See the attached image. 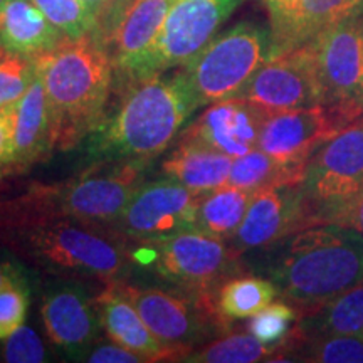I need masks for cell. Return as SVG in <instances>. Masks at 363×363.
<instances>
[{
	"label": "cell",
	"instance_id": "1",
	"mask_svg": "<svg viewBox=\"0 0 363 363\" xmlns=\"http://www.w3.org/2000/svg\"><path fill=\"white\" fill-rule=\"evenodd\" d=\"M269 274L301 313L323 305L363 283V234L338 224L298 230L286 238Z\"/></svg>",
	"mask_w": 363,
	"mask_h": 363
},
{
	"label": "cell",
	"instance_id": "2",
	"mask_svg": "<svg viewBox=\"0 0 363 363\" xmlns=\"http://www.w3.org/2000/svg\"><path fill=\"white\" fill-rule=\"evenodd\" d=\"M199 104L184 72H163L126 81L120 106L94 140L98 152L147 163L165 152Z\"/></svg>",
	"mask_w": 363,
	"mask_h": 363
},
{
	"label": "cell",
	"instance_id": "3",
	"mask_svg": "<svg viewBox=\"0 0 363 363\" xmlns=\"http://www.w3.org/2000/svg\"><path fill=\"white\" fill-rule=\"evenodd\" d=\"M34 65L51 106L56 143L66 147L101 125L115 67L96 35L65 39Z\"/></svg>",
	"mask_w": 363,
	"mask_h": 363
},
{
	"label": "cell",
	"instance_id": "4",
	"mask_svg": "<svg viewBox=\"0 0 363 363\" xmlns=\"http://www.w3.org/2000/svg\"><path fill=\"white\" fill-rule=\"evenodd\" d=\"M123 233L66 217L29 219L19 239L33 259L51 271L116 279L128 266Z\"/></svg>",
	"mask_w": 363,
	"mask_h": 363
},
{
	"label": "cell",
	"instance_id": "5",
	"mask_svg": "<svg viewBox=\"0 0 363 363\" xmlns=\"http://www.w3.org/2000/svg\"><path fill=\"white\" fill-rule=\"evenodd\" d=\"M271 57V29L246 21L216 35L182 72L202 106L234 98Z\"/></svg>",
	"mask_w": 363,
	"mask_h": 363
},
{
	"label": "cell",
	"instance_id": "6",
	"mask_svg": "<svg viewBox=\"0 0 363 363\" xmlns=\"http://www.w3.org/2000/svg\"><path fill=\"white\" fill-rule=\"evenodd\" d=\"M362 192L363 116L326 142L308 162L303 195L310 224H335Z\"/></svg>",
	"mask_w": 363,
	"mask_h": 363
},
{
	"label": "cell",
	"instance_id": "7",
	"mask_svg": "<svg viewBox=\"0 0 363 363\" xmlns=\"http://www.w3.org/2000/svg\"><path fill=\"white\" fill-rule=\"evenodd\" d=\"M128 299L145 325L175 353L187 357L203 340L214 338L225 328V318L216 305V294L184 298L158 288H142L128 283H111Z\"/></svg>",
	"mask_w": 363,
	"mask_h": 363
},
{
	"label": "cell",
	"instance_id": "8",
	"mask_svg": "<svg viewBox=\"0 0 363 363\" xmlns=\"http://www.w3.org/2000/svg\"><path fill=\"white\" fill-rule=\"evenodd\" d=\"M126 162L123 169L108 174H88L67 185L39 189L27 197L29 219L66 217L94 224H111L123 216L126 206L140 189V167Z\"/></svg>",
	"mask_w": 363,
	"mask_h": 363
},
{
	"label": "cell",
	"instance_id": "9",
	"mask_svg": "<svg viewBox=\"0 0 363 363\" xmlns=\"http://www.w3.org/2000/svg\"><path fill=\"white\" fill-rule=\"evenodd\" d=\"M152 262L163 279L190 293L217 294L225 279L235 271L239 254L222 239L197 227L153 240Z\"/></svg>",
	"mask_w": 363,
	"mask_h": 363
},
{
	"label": "cell",
	"instance_id": "10",
	"mask_svg": "<svg viewBox=\"0 0 363 363\" xmlns=\"http://www.w3.org/2000/svg\"><path fill=\"white\" fill-rule=\"evenodd\" d=\"M234 98L269 113L325 104V88L315 40L271 57Z\"/></svg>",
	"mask_w": 363,
	"mask_h": 363
},
{
	"label": "cell",
	"instance_id": "11",
	"mask_svg": "<svg viewBox=\"0 0 363 363\" xmlns=\"http://www.w3.org/2000/svg\"><path fill=\"white\" fill-rule=\"evenodd\" d=\"M325 106L348 123L363 116V9L315 39Z\"/></svg>",
	"mask_w": 363,
	"mask_h": 363
},
{
	"label": "cell",
	"instance_id": "12",
	"mask_svg": "<svg viewBox=\"0 0 363 363\" xmlns=\"http://www.w3.org/2000/svg\"><path fill=\"white\" fill-rule=\"evenodd\" d=\"M239 4L240 0H174L145 76L189 65L216 38Z\"/></svg>",
	"mask_w": 363,
	"mask_h": 363
},
{
	"label": "cell",
	"instance_id": "13",
	"mask_svg": "<svg viewBox=\"0 0 363 363\" xmlns=\"http://www.w3.org/2000/svg\"><path fill=\"white\" fill-rule=\"evenodd\" d=\"M199 194L167 175V179L140 185L118 220L120 230L135 239L169 238L182 229L194 227Z\"/></svg>",
	"mask_w": 363,
	"mask_h": 363
},
{
	"label": "cell",
	"instance_id": "14",
	"mask_svg": "<svg viewBox=\"0 0 363 363\" xmlns=\"http://www.w3.org/2000/svg\"><path fill=\"white\" fill-rule=\"evenodd\" d=\"M311 227L303 184H281L256 190L230 239V247L240 254L251 249L269 247L298 230Z\"/></svg>",
	"mask_w": 363,
	"mask_h": 363
},
{
	"label": "cell",
	"instance_id": "15",
	"mask_svg": "<svg viewBox=\"0 0 363 363\" xmlns=\"http://www.w3.org/2000/svg\"><path fill=\"white\" fill-rule=\"evenodd\" d=\"M348 125L325 104L272 113L262 126L257 148L276 160L308 165L318 150Z\"/></svg>",
	"mask_w": 363,
	"mask_h": 363
},
{
	"label": "cell",
	"instance_id": "16",
	"mask_svg": "<svg viewBox=\"0 0 363 363\" xmlns=\"http://www.w3.org/2000/svg\"><path fill=\"white\" fill-rule=\"evenodd\" d=\"M40 315L54 347L72 360H83L103 328L94 299H91L84 286L72 281L49 286Z\"/></svg>",
	"mask_w": 363,
	"mask_h": 363
},
{
	"label": "cell",
	"instance_id": "17",
	"mask_svg": "<svg viewBox=\"0 0 363 363\" xmlns=\"http://www.w3.org/2000/svg\"><path fill=\"white\" fill-rule=\"evenodd\" d=\"M174 0H130L101 39L113 67L126 81L143 78Z\"/></svg>",
	"mask_w": 363,
	"mask_h": 363
},
{
	"label": "cell",
	"instance_id": "18",
	"mask_svg": "<svg viewBox=\"0 0 363 363\" xmlns=\"http://www.w3.org/2000/svg\"><path fill=\"white\" fill-rule=\"evenodd\" d=\"M271 115L247 99L227 98L212 103L180 140H192L238 158L257 148L262 126Z\"/></svg>",
	"mask_w": 363,
	"mask_h": 363
},
{
	"label": "cell",
	"instance_id": "19",
	"mask_svg": "<svg viewBox=\"0 0 363 363\" xmlns=\"http://www.w3.org/2000/svg\"><path fill=\"white\" fill-rule=\"evenodd\" d=\"M103 330L121 347L128 348L145 362L175 360V353L167 348L145 325L135 306L110 284L94 298Z\"/></svg>",
	"mask_w": 363,
	"mask_h": 363
},
{
	"label": "cell",
	"instance_id": "20",
	"mask_svg": "<svg viewBox=\"0 0 363 363\" xmlns=\"http://www.w3.org/2000/svg\"><path fill=\"white\" fill-rule=\"evenodd\" d=\"M65 39L33 0H4L0 6V44L6 51L35 59Z\"/></svg>",
	"mask_w": 363,
	"mask_h": 363
},
{
	"label": "cell",
	"instance_id": "21",
	"mask_svg": "<svg viewBox=\"0 0 363 363\" xmlns=\"http://www.w3.org/2000/svg\"><path fill=\"white\" fill-rule=\"evenodd\" d=\"M38 71V69H35ZM56 145L51 106L38 72L27 93L16 103V128L11 163L26 165Z\"/></svg>",
	"mask_w": 363,
	"mask_h": 363
},
{
	"label": "cell",
	"instance_id": "22",
	"mask_svg": "<svg viewBox=\"0 0 363 363\" xmlns=\"http://www.w3.org/2000/svg\"><path fill=\"white\" fill-rule=\"evenodd\" d=\"M233 158L206 145L180 140L179 147L163 162V174L180 182L195 194L225 185L229 180Z\"/></svg>",
	"mask_w": 363,
	"mask_h": 363
},
{
	"label": "cell",
	"instance_id": "23",
	"mask_svg": "<svg viewBox=\"0 0 363 363\" xmlns=\"http://www.w3.org/2000/svg\"><path fill=\"white\" fill-rule=\"evenodd\" d=\"M299 315L301 323L288 335V345L328 335L363 337V283Z\"/></svg>",
	"mask_w": 363,
	"mask_h": 363
},
{
	"label": "cell",
	"instance_id": "24",
	"mask_svg": "<svg viewBox=\"0 0 363 363\" xmlns=\"http://www.w3.org/2000/svg\"><path fill=\"white\" fill-rule=\"evenodd\" d=\"M252 194L229 184L199 194L194 227L217 239L230 240L246 216Z\"/></svg>",
	"mask_w": 363,
	"mask_h": 363
},
{
	"label": "cell",
	"instance_id": "25",
	"mask_svg": "<svg viewBox=\"0 0 363 363\" xmlns=\"http://www.w3.org/2000/svg\"><path fill=\"white\" fill-rule=\"evenodd\" d=\"M306 165L284 163L267 155L261 148H254L246 155L233 158L227 184L238 189L256 190L281 184H303Z\"/></svg>",
	"mask_w": 363,
	"mask_h": 363
},
{
	"label": "cell",
	"instance_id": "26",
	"mask_svg": "<svg viewBox=\"0 0 363 363\" xmlns=\"http://www.w3.org/2000/svg\"><path fill=\"white\" fill-rule=\"evenodd\" d=\"M278 289L271 279L242 276L225 281L217 289L216 305L225 320H246L274 301Z\"/></svg>",
	"mask_w": 363,
	"mask_h": 363
},
{
	"label": "cell",
	"instance_id": "27",
	"mask_svg": "<svg viewBox=\"0 0 363 363\" xmlns=\"http://www.w3.org/2000/svg\"><path fill=\"white\" fill-rule=\"evenodd\" d=\"M283 345H264L251 333L225 335L212 342L202 350L189 353L185 362L194 363H251L271 360L272 355H281Z\"/></svg>",
	"mask_w": 363,
	"mask_h": 363
},
{
	"label": "cell",
	"instance_id": "28",
	"mask_svg": "<svg viewBox=\"0 0 363 363\" xmlns=\"http://www.w3.org/2000/svg\"><path fill=\"white\" fill-rule=\"evenodd\" d=\"M362 9L363 0H301L299 45L310 43L316 35Z\"/></svg>",
	"mask_w": 363,
	"mask_h": 363
},
{
	"label": "cell",
	"instance_id": "29",
	"mask_svg": "<svg viewBox=\"0 0 363 363\" xmlns=\"http://www.w3.org/2000/svg\"><path fill=\"white\" fill-rule=\"evenodd\" d=\"M33 2L67 39H81L96 34L99 26L98 16L84 0H33Z\"/></svg>",
	"mask_w": 363,
	"mask_h": 363
},
{
	"label": "cell",
	"instance_id": "30",
	"mask_svg": "<svg viewBox=\"0 0 363 363\" xmlns=\"http://www.w3.org/2000/svg\"><path fill=\"white\" fill-rule=\"evenodd\" d=\"M306 345L303 360L318 363H363V337L328 335L299 342Z\"/></svg>",
	"mask_w": 363,
	"mask_h": 363
},
{
	"label": "cell",
	"instance_id": "31",
	"mask_svg": "<svg viewBox=\"0 0 363 363\" xmlns=\"http://www.w3.org/2000/svg\"><path fill=\"white\" fill-rule=\"evenodd\" d=\"M269 12L272 57L299 45L301 0H262Z\"/></svg>",
	"mask_w": 363,
	"mask_h": 363
},
{
	"label": "cell",
	"instance_id": "32",
	"mask_svg": "<svg viewBox=\"0 0 363 363\" xmlns=\"http://www.w3.org/2000/svg\"><path fill=\"white\" fill-rule=\"evenodd\" d=\"M38 74L34 59L16 52L0 57V108L12 106L27 93Z\"/></svg>",
	"mask_w": 363,
	"mask_h": 363
},
{
	"label": "cell",
	"instance_id": "33",
	"mask_svg": "<svg viewBox=\"0 0 363 363\" xmlns=\"http://www.w3.org/2000/svg\"><path fill=\"white\" fill-rule=\"evenodd\" d=\"M298 316V308L286 301H272L251 318L249 333L264 345H283L289 335V325Z\"/></svg>",
	"mask_w": 363,
	"mask_h": 363
},
{
	"label": "cell",
	"instance_id": "34",
	"mask_svg": "<svg viewBox=\"0 0 363 363\" xmlns=\"http://www.w3.org/2000/svg\"><path fill=\"white\" fill-rule=\"evenodd\" d=\"M29 308V286L21 272L0 289V340L24 325Z\"/></svg>",
	"mask_w": 363,
	"mask_h": 363
},
{
	"label": "cell",
	"instance_id": "35",
	"mask_svg": "<svg viewBox=\"0 0 363 363\" xmlns=\"http://www.w3.org/2000/svg\"><path fill=\"white\" fill-rule=\"evenodd\" d=\"M4 360L9 363H43L48 362V350L43 340L33 328L22 325L4 345Z\"/></svg>",
	"mask_w": 363,
	"mask_h": 363
},
{
	"label": "cell",
	"instance_id": "36",
	"mask_svg": "<svg viewBox=\"0 0 363 363\" xmlns=\"http://www.w3.org/2000/svg\"><path fill=\"white\" fill-rule=\"evenodd\" d=\"M84 362L89 363H142L145 362L142 357L136 355L128 348L121 347L118 343H103L93 345L86 353Z\"/></svg>",
	"mask_w": 363,
	"mask_h": 363
},
{
	"label": "cell",
	"instance_id": "37",
	"mask_svg": "<svg viewBox=\"0 0 363 363\" xmlns=\"http://www.w3.org/2000/svg\"><path fill=\"white\" fill-rule=\"evenodd\" d=\"M13 128H16V104L0 108V167L12 160Z\"/></svg>",
	"mask_w": 363,
	"mask_h": 363
},
{
	"label": "cell",
	"instance_id": "38",
	"mask_svg": "<svg viewBox=\"0 0 363 363\" xmlns=\"http://www.w3.org/2000/svg\"><path fill=\"white\" fill-rule=\"evenodd\" d=\"M84 2L93 9L94 13L98 16V21H99L98 29H99V27H101L108 19H113V16H116L118 19L120 13L123 12V9L128 6L130 0H84Z\"/></svg>",
	"mask_w": 363,
	"mask_h": 363
},
{
	"label": "cell",
	"instance_id": "39",
	"mask_svg": "<svg viewBox=\"0 0 363 363\" xmlns=\"http://www.w3.org/2000/svg\"><path fill=\"white\" fill-rule=\"evenodd\" d=\"M335 224L352 227V229L358 230L363 234V192L353 201L350 206L343 211V214L338 217Z\"/></svg>",
	"mask_w": 363,
	"mask_h": 363
},
{
	"label": "cell",
	"instance_id": "40",
	"mask_svg": "<svg viewBox=\"0 0 363 363\" xmlns=\"http://www.w3.org/2000/svg\"><path fill=\"white\" fill-rule=\"evenodd\" d=\"M17 274H19V271H17L12 264H9V262L0 264V289H2L4 286L9 283V281L16 278Z\"/></svg>",
	"mask_w": 363,
	"mask_h": 363
},
{
	"label": "cell",
	"instance_id": "41",
	"mask_svg": "<svg viewBox=\"0 0 363 363\" xmlns=\"http://www.w3.org/2000/svg\"><path fill=\"white\" fill-rule=\"evenodd\" d=\"M7 51H6V49H4V45L2 44H0V57H2L4 56V54H6Z\"/></svg>",
	"mask_w": 363,
	"mask_h": 363
},
{
	"label": "cell",
	"instance_id": "42",
	"mask_svg": "<svg viewBox=\"0 0 363 363\" xmlns=\"http://www.w3.org/2000/svg\"><path fill=\"white\" fill-rule=\"evenodd\" d=\"M2 4H4V0H0V6H2Z\"/></svg>",
	"mask_w": 363,
	"mask_h": 363
}]
</instances>
